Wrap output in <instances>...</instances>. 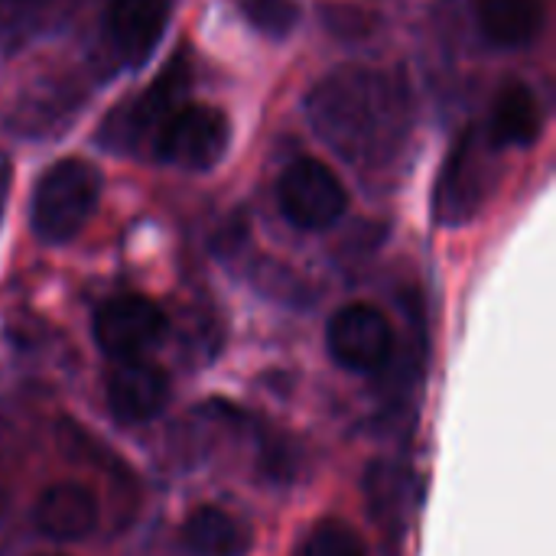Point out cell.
Returning <instances> with one entry per match:
<instances>
[{"label":"cell","mask_w":556,"mask_h":556,"mask_svg":"<svg viewBox=\"0 0 556 556\" xmlns=\"http://www.w3.org/2000/svg\"><path fill=\"white\" fill-rule=\"evenodd\" d=\"M101 199V173L78 156L52 163L29 202V228L42 244L72 241L94 215Z\"/></svg>","instance_id":"7a4b0ae2"},{"label":"cell","mask_w":556,"mask_h":556,"mask_svg":"<svg viewBox=\"0 0 556 556\" xmlns=\"http://www.w3.org/2000/svg\"><path fill=\"white\" fill-rule=\"evenodd\" d=\"M544 130V111L538 94L511 81L498 91L492 117H489V147L505 150V147H531Z\"/></svg>","instance_id":"7c38bea8"},{"label":"cell","mask_w":556,"mask_h":556,"mask_svg":"<svg viewBox=\"0 0 556 556\" xmlns=\"http://www.w3.org/2000/svg\"><path fill=\"white\" fill-rule=\"evenodd\" d=\"M228 140H231V124L218 108L186 104L153 134V153L160 163L202 173L225 156Z\"/></svg>","instance_id":"277c9868"},{"label":"cell","mask_w":556,"mask_h":556,"mask_svg":"<svg viewBox=\"0 0 556 556\" xmlns=\"http://www.w3.org/2000/svg\"><path fill=\"white\" fill-rule=\"evenodd\" d=\"M485 140L479 137L476 127L463 130L459 140L450 147V156L440 169L437 195H433V212L443 225H459L469 222L485 192H489V153Z\"/></svg>","instance_id":"52a82bcc"},{"label":"cell","mask_w":556,"mask_h":556,"mask_svg":"<svg viewBox=\"0 0 556 556\" xmlns=\"http://www.w3.org/2000/svg\"><path fill=\"white\" fill-rule=\"evenodd\" d=\"M169 20V0H111L104 13L108 42L124 65H143L160 46Z\"/></svg>","instance_id":"30bf717a"},{"label":"cell","mask_w":556,"mask_h":556,"mask_svg":"<svg viewBox=\"0 0 556 556\" xmlns=\"http://www.w3.org/2000/svg\"><path fill=\"white\" fill-rule=\"evenodd\" d=\"M241 10L248 23L270 39H283L300 23V3L296 0H241Z\"/></svg>","instance_id":"2e32d148"},{"label":"cell","mask_w":556,"mask_h":556,"mask_svg":"<svg viewBox=\"0 0 556 556\" xmlns=\"http://www.w3.org/2000/svg\"><path fill=\"white\" fill-rule=\"evenodd\" d=\"M33 521L49 541L78 544V541L91 538L98 528V502L85 485L59 482L36 498Z\"/></svg>","instance_id":"8fae6325"},{"label":"cell","mask_w":556,"mask_h":556,"mask_svg":"<svg viewBox=\"0 0 556 556\" xmlns=\"http://www.w3.org/2000/svg\"><path fill=\"white\" fill-rule=\"evenodd\" d=\"M313 134L352 166H381L401 153L414 124L404 78L349 65L326 75L306 98Z\"/></svg>","instance_id":"6da1fadb"},{"label":"cell","mask_w":556,"mask_h":556,"mask_svg":"<svg viewBox=\"0 0 556 556\" xmlns=\"http://www.w3.org/2000/svg\"><path fill=\"white\" fill-rule=\"evenodd\" d=\"M277 202L290 225L303 231H326L345 215L349 192L326 163L303 156L283 169L277 182Z\"/></svg>","instance_id":"5b68a950"},{"label":"cell","mask_w":556,"mask_h":556,"mask_svg":"<svg viewBox=\"0 0 556 556\" xmlns=\"http://www.w3.org/2000/svg\"><path fill=\"white\" fill-rule=\"evenodd\" d=\"M104 391L108 407L121 424H150L169 404V375L147 358H130L114 365Z\"/></svg>","instance_id":"9c48e42d"},{"label":"cell","mask_w":556,"mask_h":556,"mask_svg":"<svg viewBox=\"0 0 556 556\" xmlns=\"http://www.w3.org/2000/svg\"><path fill=\"white\" fill-rule=\"evenodd\" d=\"M192 85V68L186 62V55H176L160 75L156 81L147 85V91H140L137 98H130L124 108H117L104 127H101V143L114 147V150H134L140 140L153 137L186 101Z\"/></svg>","instance_id":"3957f363"},{"label":"cell","mask_w":556,"mask_h":556,"mask_svg":"<svg viewBox=\"0 0 556 556\" xmlns=\"http://www.w3.org/2000/svg\"><path fill=\"white\" fill-rule=\"evenodd\" d=\"M326 345L339 368L352 375H375L394 355V329L381 309L368 303H349L329 319Z\"/></svg>","instance_id":"8992f818"},{"label":"cell","mask_w":556,"mask_h":556,"mask_svg":"<svg viewBox=\"0 0 556 556\" xmlns=\"http://www.w3.org/2000/svg\"><path fill=\"white\" fill-rule=\"evenodd\" d=\"M26 3H39V0H26Z\"/></svg>","instance_id":"e0dca14e"},{"label":"cell","mask_w":556,"mask_h":556,"mask_svg":"<svg viewBox=\"0 0 556 556\" xmlns=\"http://www.w3.org/2000/svg\"><path fill=\"white\" fill-rule=\"evenodd\" d=\"M182 547L189 551V556H248L251 531L235 515L215 505H205L186 518Z\"/></svg>","instance_id":"5bb4252c"},{"label":"cell","mask_w":556,"mask_h":556,"mask_svg":"<svg viewBox=\"0 0 556 556\" xmlns=\"http://www.w3.org/2000/svg\"><path fill=\"white\" fill-rule=\"evenodd\" d=\"M476 20L482 36L502 49H521L534 42L547 23L544 0H476Z\"/></svg>","instance_id":"4fadbf2b"},{"label":"cell","mask_w":556,"mask_h":556,"mask_svg":"<svg viewBox=\"0 0 556 556\" xmlns=\"http://www.w3.org/2000/svg\"><path fill=\"white\" fill-rule=\"evenodd\" d=\"M303 556H368V547L355 528L329 518L313 528V534L303 544Z\"/></svg>","instance_id":"9a60e30c"},{"label":"cell","mask_w":556,"mask_h":556,"mask_svg":"<svg viewBox=\"0 0 556 556\" xmlns=\"http://www.w3.org/2000/svg\"><path fill=\"white\" fill-rule=\"evenodd\" d=\"M166 336V313L140 293L108 300L94 316V342L114 362L143 358Z\"/></svg>","instance_id":"ba28073f"}]
</instances>
